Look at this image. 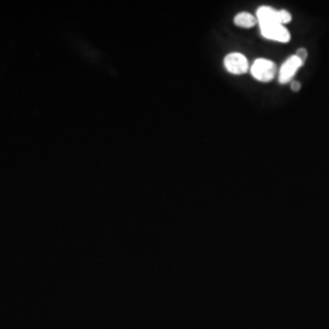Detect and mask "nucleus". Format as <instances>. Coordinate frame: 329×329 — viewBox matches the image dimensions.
Masks as SVG:
<instances>
[{
  "label": "nucleus",
  "instance_id": "1",
  "mask_svg": "<svg viewBox=\"0 0 329 329\" xmlns=\"http://www.w3.org/2000/svg\"><path fill=\"white\" fill-rule=\"evenodd\" d=\"M251 74L260 82H271L276 77L277 66L273 61L267 59H257L251 66Z\"/></svg>",
  "mask_w": 329,
  "mask_h": 329
},
{
  "label": "nucleus",
  "instance_id": "2",
  "mask_svg": "<svg viewBox=\"0 0 329 329\" xmlns=\"http://www.w3.org/2000/svg\"><path fill=\"white\" fill-rule=\"evenodd\" d=\"M304 65V62L300 60L296 55H292L287 59V61L282 65L281 70H279V83L281 84H286V83L292 82V78L296 74L297 70Z\"/></svg>",
  "mask_w": 329,
  "mask_h": 329
},
{
  "label": "nucleus",
  "instance_id": "3",
  "mask_svg": "<svg viewBox=\"0 0 329 329\" xmlns=\"http://www.w3.org/2000/svg\"><path fill=\"white\" fill-rule=\"evenodd\" d=\"M224 67L233 74H243L249 70L248 59L240 53H230L224 58Z\"/></svg>",
  "mask_w": 329,
  "mask_h": 329
},
{
  "label": "nucleus",
  "instance_id": "4",
  "mask_svg": "<svg viewBox=\"0 0 329 329\" xmlns=\"http://www.w3.org/2000/svg\"><path fill=\"white\" fill-rule=\"evenodd\" d=\"M261 33L265 38L271 40L281 41V43H287L290 40V33L284 26L282 25H268L260 26Z\"/></svg>",
  "mask_w": 329,
  "mask_h": 329
},
{
  "label": "nucleus",
  "instance_id": "5",
  "mask_svg": "<svg viewBox=\"0 0 329 329\" xmlns=\"http://www.w3.org/2000/svg\"><path fill=\"white\" fill-rule=\"evenodd\" d=\"M256 19L260 26L268 25H281L278 20V10H274L273 7L261 6L256 12Z\"/></svg>",
  "mask_w": 329,
  "mask_h": 329
},
{
  "label": "nucleus",
  "instance_id": "6",
  "mask_svg": "<svg viewBox=\"0 0 329 329\" xmlns=\"http://www.w3.org/2000/svg\"><path fill=\"white\" fill-rule=\"evenodd\" d=\"M234 23L238 27L251 28L255 25H257L258 21L256 19V16L251 15L250 12H239L238 15H235Z\"/></svg>",
  "mask_w": 329,
  "mask_h": 329
},
{
  "label": "nucleus",
  "instance_id": "7",
  "mask_svg": "<svg viewBox=\"0 0 329 329\" xmlns=\"http://www.w3.org/2000/svg\"><path fill=\"white\" fill-rule=\"evenodd\" d=\"M278 20L279 23L282 26H284L286 23H289L292 21V15H290L289 11L287 10H278Z\"/></svg>",
  "mask_w": 329,
  "mask_h": 329
},
{
  "label": "nucleus",
  "instance_id": "8",
  "mask_svg": "<svg viewBox=\"0 0 329 329\" xmlns=\"http://www.w3.org/2000/svg\"><path fill=\"white\" fill-rule=\"evenodd\" d=\"M295 55H296L297 58H299L300 60L305 64V61H306V59H307V50L305 48H299L296 50V54H295Z\"/></svg>",
  "mask_w": 329,
  "mask_h": 329
},
{
  "label": "nucleus",
  "instance_id": "9",
  "mask_svg": "<svg viewBox=\"0 0 329 329\" xmlns=\"http://www.w3.org/2000/svg\"><path fill=\"white\" fill-rule=\"evenodd\" d=\"M290 88H292V90H294V92H299V90L301 89V84H300V82L292 81V84H290Z\"/></svg>",
  "mask_w": 329,
  "mask_h": 329
}]
</instances>
